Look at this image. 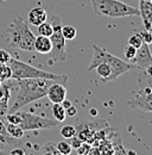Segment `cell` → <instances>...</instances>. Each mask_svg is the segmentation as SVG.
<instances>
[{"mask_svg":"<svg viewBox=\"0 0 152 155\" xmlns=\"http://www.w3.org/2000/svg\"><path fill=\"white\" fill-rule=\"evenodd\" d=\"M43 152L45 154L57 155L58 154V150H57L56 143L55 142H46L45 144H43Z\"/></svg>","mask_w":152,"mask_h":155,"instance_id":"cell-25","label":"cell"},{"mask_svg":"<svg viewBox=\"0 0 152 155\" xmlns=\"http://www.w3.org/2000/svg\"><path fill=\"white\" fill-rule=\"evenodd\" d=\"M143 43H144V42H143V37H141V35H140L139 32L133 34L132 36L128 38V44L132 45V47H134L135 49H138Z\"/></svg>","mask_w":152,"mask_h":155,"instance_id":"cell-24","label":"cell"},{"mask_svg":"<svg viewBox=\"0 0 152 155\" xmlns=\"http://www.w3.org/2000/svg\"><path fill=\"white\" fill-rule=\"evenodd\" d=\"M11 71H12V78L11 80H20V79H49L57 82H61L63 85L67 84L68 77L67 75H59L54 74L50 72L42 71L39 68H36L31 64H27L20 60L12 58L8 62Z\"/></svg>","mask_w":152,"mask_h":155,"instance_id":"cell-3","label":"cell"},{"mask_svg":"<svg viewBox=\"0 0 152 155\" xmlns=\"http://www.w3.org/2000/svg\"><path fill=\"white\" fill-rule=\"evenodd\" d=\"M10 154L12 155H24L25 154V150L24 149H20V148H16V149H12L10 152Z\"/></svg>","mask_w":152,"mask_h":155,"instance_id":"cell-33","label":"cell"},{"mask_svg":"<svg viewBox=\"0 0 152 155\" xmlns=\"http://www.w3.org/2000/svg\"><path fill=\"white\" fill-rule=\"evenodd\" d=\"M6 131H7V134L11 136V137H13V138H21L23 136H24V130L21 129V127L18 125V124H12V123H7V125H6Z\"/></svg>","mask_w":152,"mask_h":155,"instance_id":"cell-17","label":"cell"},{"mask_svg":"<svg viewBox=\"0 0 152 155\" xmlns=\"http://www.w3.org/2000/svg\"><path fill=\"white\" fill-rule=\"evenodd\" d=\"M50 23L52 25V34L50 36V41L52 44L51 51L49 53L51 60L58 61V62H63L67 60V49H65V39L62 35V20L59 18V16L52 15L50 18Z\"/></svg>","mask_w":152,"mask_h":155,"instance_id":"cell-5","label":"cell"},{"mask_svg":"<svg viewBox=\"0 0 152 155\" xmlns=\"http://www.w3.org/2000/svg\"><path fill=\"white\" fill-rule=\"evenodd\" d=\"M69 140H70V142H69V143H70V146H71V148H73V149H77V148L82 144V142H83L81 138H78V137H76V136L71 137V138H69Z\"/></svg>","mask_w":152,"mask_h":155,"instance_id":"cell-29","label":"cell"},{"mask_svg":"<svg viewBox=\"0 0 152 155\" xmlns=\"http://www.w3.org/2000/svg\"><path fill=\"white\" fill-rule=\"evenodd\" d=\"M20 123L18 125L21 127L24 131H31V130H43V129H52L57 127L58 122L56 119H51L48 117H42L33 115L31 112L26 111H19Z\"/></svg>","mask_w":152,"mask_h":155,"instance_id":"cell-6","label":"cell"},{"mask_svg":"<svg viewBox=\"0 0 152 155\" xmlns=\"http://www.w3.org/2000/svg\"><path fill=\"white\" fill-rule=\"evenodd\" d=\"M95 15L106 18H125L140 16L139 8L120 0H90Z\"/></svg>","mask_w":152,"mask_h":155,"instance_id":"cell-2","label":"cell"},{"mask_svg":"<svg viewBox=\"0 0 152 155\" xmlns=\"http://www.w3.org/2000/svg\"><path fill=\"white\" fill-rule=\"evenodd\" d=\"M2 154H5V152H4V150H0V155H2Z\"/></svg>","mask_w":152,"mask_h":155,"instance_id":"cell-36","label":"cell"},{"mask_svg":"<svg viewBox=\"0 0 152 155\" xmlns=\"http://www.w3.org/2000/svg\"><path fill=\"white\" fill-rule=\"evenodd\" d=\"M90 149H92V146H89L88 143H86L84 141L82 142V144L77 148V149H75L76 153L80 155H83V154H89V152H90Z\"/></svg>","mask_w":152,"mask_h":155,"instance_id":"cell-26","label":"cell"},{"mask_svg":"<svg viewBox=\"0 0 152 155\" xmlns=\"http://www.w3.org/2000/svg\"><path fill=\"white\" fill-rule=\"evenodd\" d=\"M147 1H149V2H150V4H152V0H147Z\"/></svg>","mask_w":152,"mask_h":155,"instance_id":"cell-37","label":"cell"},{"mask_svg":"<svg viewBox=\"0 0 152 155\" xmlns=\"http://www.w3.org/2000/svg\"><path fill=\"white\" fill-rule=\"evenodd\" d=\"M105 54H106V50L102 49L101 47L96 45V44H93V58H92V61L87 68V72H92L94 71L95 67L97 64H100L101 62H103V58H105Z\"/></svg>","mask_w":152,"mask_h":155,"instance_id":"cell-14","label":"cell"},{"mask_svg":"<svg viewBox=\"0 0 152 155\" xmlns=\"http://www.w3.org/2000/svg\"><path fill=\"white\" fill-rule=\"evenodd\" d=\"M95 71L97 73V75L101 78V81L102 82H108L111 81V74H112V71H111V67L107 62H101L100 64H97L95 67Z\"/></svg>","mask_w":152,"mask_h":155,"instance_id":"cell-15","label":"cell"},{"mask_svg":"<svg viewBox=\"0 0 152 155\" xmlns=\"http://www.w3.org/2000/svg\"><path fill=\"white\" fill-rule=\"evenodd\" d=\"M57 150H58V154L62 155H69L73 152V148L70 146V143L68 141H59L56 143Z\"/></svg>","mask_w":152,"mask_h":155,"instance_id":"cell-22","label":"cell"},{"mask_svg":"<svg viewBox=\"0 0 152 155\" xmlns=\"http://www.w3.org/2000/svg\"><path fill=\"white\" fill-rule=\"evenodd\" d=\"M76 34H77L76 28L71 26V25H64V26L62 25V35H63L65 41L74 39L76 37Z\"/></svg>","mask_w":152,"mask_h":155,"instance_id":"cell-20","label":"cell"},{"mask_svg":"<svg viewBox=\"0 0 152 155\" xmlns=\"http://www.w3.org/2000/svg\"><path fill=\"white\" fill-rule=\"evenodd\" d=\"M14 84L10 80L2 81L0 85V118H5L8 112V100L11 98V90Z\"/></svg>","mask_w":152,"mask_h":155,"instance_id":"cell-9","label":"cell"},{"mask_svg":"<svg viewBox=\"0 0 152 155\" xmlns=\"http://www.w3.org/2000/svg\"><path fill=\"white\" fill-rule=\"evenodd\" d=\"M51 48H52V44H51L50 37L39 35L35 38V50L39 54H49L51 51Z\"/></svg>","mask_w":152,"mask_h":155,"instance_id":"cell-13","label":"cell"},{"mask_svg":"<svg viewBox=\"0 0 152 155\" xmlns=\"http://www.w3.org/2000/svg\"><path fill=\"white\" fill-rule=\"evenodd\" d=\"M65 114L69 117H75L76 115H77V110H76V107L74 105H71V106H69V107L65 110Z\"/></svg>","mask_w":152,"mask_h":155,"instance_id":"cell-30","label":"cell"},{"mask_svg":"<svg viewBox=\"0 0 152 155\" xmlns=\"http://www.w3.org/2000/svg\"><path fill=\"white\" fill-rule=\"evenodd\" d=\"M55 82L49 79H20L17 80L18 92L16 99L10 107L8 112L18 111L21 107L36 101L38 99L46 97L48 88L50 85Z\"/></svg>","mask_w":152,"mask_h":155,"instance_id":"cell-1","label":"cell"},{"mask_svg":"<svg viewBox=\"0 0 152 155\" xmlns=\"http://www.w3.org/2000/svg\"><path fill=\"white\" fill-rule=\"evenodd\" d=\"M0 143H1V141H0Z\"/></svg>","mask_w":152,"mask_h":155,"instance_id":"cell-38","label":"cell"},{"mask_svg":"<svg viewBox=\"0 0 152 155\" xmlns=\"http://www.w3.org/2000/svg\"><path fill=\"white\" fill-rule=\"evenodd\" d=\"M144 71L146 72V74H147L149 77H151V78H152V63L150 64V66H149V67H147V68H145Z\"/></svg>","mask_w":152,"mask_h":155,"instance_id":"cell-35","label":"cell"},{"mask_svg":"<svg viewBox=\"0 0 152 155\" xmlns=\"http://www.w3.org/2000/svg\"><path fill=\"white\" fill-rule=\"evenodd\" d=\"M61 135L63 136L64 138L69 140V138L76 136V128L74 125H69V124L68 125H63L62 129H61Z\"/></svg>","mask_w":152,"mask_h":155,"instance_id":"cell-23","label":"cell"},{"mask_svg":"<svg viewBox=\"0 0 152 155\" xmlns=\"http://www.w3.org/2000/svg\"><path fill=\"white\" fill-rule=\"evenodd\" d=\"M130 105L144 111H152V88L145 87L135 92L130 100Z\"/></svg>","mask_w":152,"mask_h":155,"instance_id":"cell-8","label":"cell"},{"mask_svg":"<svg viewBox=\"0 0 152 155\" xmlns=\"http://www.w3.org/2000/svg\"><path fill=\"white\" fill-rule=\"evenodd\" d=\"M48 18V15H46V11L43 8V7H35L32 8L30 12H29V16H27V20L31 25H35L38 26L39 24H42L43 21H45Z\"/></svg>","mask_w":152,"mask_h":155,"instance_id":"cell-12","label":"cell"},{"mask_svg":"<svg viewBox=\"0 0 152 155\" xmlns=\"http://www.w3.org/2000/svg\"><path fill=\"white\" fill-rule=\"evenodd\" d=\"M12 78V71L8 63H0V80L6 81L11 80Z\"/></svg>","mask_w":152,"mask_h":155,"instance_id":"cell-21","label":"cell"},{"mask_svg":"<svg viewBox=\"0 0 152 155\" xmlns=\"http://www.w3.org/2000/svg\"><path fill=\"white\" fill-rule=\"evenodd\" d=\"M132 62L134 64H137L139 68H141V69H145V68H147V67L151 64L152 54H151V50H150L149 44L143 43V44L137 49L135 56H134Z\"/></svg>","mask_w":152,"mask_h":155,"instance_id":"cell-10","label":"cell"},{"mask_svg":"<svg viewBox=\"0 0 152 155\" xmlns=\"http://www.w3.org/2000/svg\"><path fill=\"white\" fill-rule=\"evenodd\" d=\"M135 53H137V49L132 47V45H127L126 49H125V58L126 60H130V61H133V58L135 56Z\"/></svg>","mask_w":152,"mask_h":155,"instance_id":"cell-27","label":"cell"},{"mask_svg":"<svg viewBox=\"0 0 152 155\" xmlns=\"http://www.w3.org/2000/svg\"><path fill=\"white\" fill-rule=\"evenodd\" d=\"M0 135L5 136V137H10V135L6 131V124L2 122V119L0 118Z\"/></svg>","mask_w":152,"mask_h":155,"instance_id":"cell-32","label":"cell"},{"mask_svg":"<svg viewBox=\"0 0 152 155\" xmlns=\"http://www.w3.org/2000/svg\"><path fill=\"white\" fill-rule=\"evenodd\" d=\"M51 111H52V116H54V118L56 119L58 123H59V122H63V120L65 119V117H67L65 109L62 106L61 103L52 104V109H51Z\"/></svg>","mask_w":152,"mask_h":155,"instance_id":"cell-18","label":"cell"},{"mask_svg":"<svg viewBox=\"0 0 152 155\" xmlns=\"http://www.w3.org/2000/svg\"><path fill=\"white\" fill-rule=\"evenodd\" d=\"M0 141L2 142V143H14V142H17V138H13V137H5V136L0 135Z\"/></svg>","mask_w":152,"mask_h":155,"instance_id":"cell-31","label":"cell"},{"mask_svg":"<svg viewBox=\"0 0 152 155\" xmlns=\"http://www.w3.org/2000/svg\"><path fill=\"white\" fill-rule=\"evenodd\" d=\"M141 37H143V42L146 44H151L152 43V32L149 30H145L143 32H140Z\"/></svg>","mask_w":152,"mask_h":155,"instance_id":"cell-28","label":"cell"},{"mask_svg":"<svg viewBox=\"0 0 152 155\" xmlns=\"http://www.w3.org/2000/svg\"><path fill=\"white\" fill-rule=\"evenodd\" d=\"M103 62H107L111 67L112 74H111V81H113L115 79L127 73L128 71H131L133 68V63H128L127 61H124L121 58H119L118 56H114L112 54H109L108 51H106L105 54V58Z\"/></svg>","mask_w":152,"mask_h":155,"instance_id":"cell-7","label":"cell"},{"mask_svg":"<svg viewBox=\"0 0 152 155\" xmlns=\"http://www.w3.org/2000/svg\"><path fill=\"white\" fill-rule=\"evenodd\" d=\"M140 16L143 17L144 21L152 23V4L147 0H140Z\"/></svg>","mask_w":152,"mask_h":155,"instance_id":"cell-16","label":"cell"},{"mask_svg":"<svg viewBox=\"0 0 152 155\" xmlns=\"http://www.w3.org/2000/svg\"><path fill=\"white\" fill-rule=\"evenodd\" d=\"M10 45L12 48L24 51H35V38L36 36L30 30L27 21L21 17L14 18L8 29Z\"/></svg>","mask_w":152,"mask_h":155,"instance_id":"cell-4","label":"cell"},{"mask_svg":"<svg viewBox=\"0 0 152 155\" xmlns=\"http://www.w3.org/2000/svg\"><path fill=\"white\" fill-rule=\"evenodd\" d=\"M46 97L49 98V100L52 103V104H56V103H62L65 98H67V88H65V85L61 84V82H52L50 85V87L48 88V93H46Z\"/></svg>","mask_w":152,"mask_h":155,"instance_id":"cell-11","label":"cell"},{"mask_svg":"<svg viewBox=\"0 0 152 155\" xmlns=\"http://www.w3.org/2000/svg\"><path fill=\"white\" fill-rule=\"evenodd\" d=\"M61 104H62V106H63V107H64L65 110H67V109H68L69 106H71V105H73V104H71V101H70V100H68L67 98H65V99H64V100H63V101H62Z\"/></svg>","mask_w":152,"mask_h":155,"instance_id":"cell-34","label":"cell"},{"mask_svg":"<svg viewBox=\"0 0 152 155\" xmlns=\"http://www.w3.org/2000/svg\"><path fill=\"white\" fill-rule=\"evenodd\" d=\"M38 28V34L42 35V36H46V37H50L51 34H52V25L50 21H43L42 24H39L37 26Z\"/></svg>","mask_w":152,"mask_h":155,"instance_id":"cell-19","label":"cell"}]
</instances>
